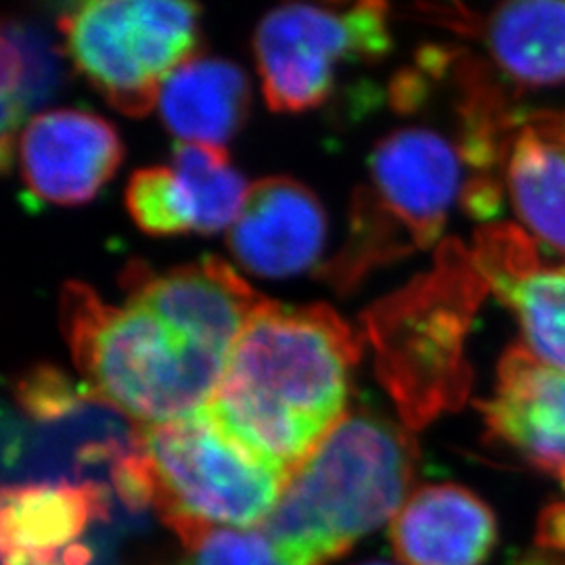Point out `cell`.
<instances>
[{"mask_svg": "<svg viewBox=\"0 0 565 565\" xmlns=\"http://www.w3.org/2000/svg\"><path fill=\"white\" fill-rule=\"evenodd\" d=\"M488 291L471 249L446 239L429 273L369 310L364 327L377 350L380 380L411 429L467 401L465 340Z\"/></svg>", "mask_w": 565, "mask_h": 565, "instance_id": "277c9868", "label": "cell"}, {"mask_svg": "<svg viewBox=\"0 0 565 565\" xmlns=\"http://www.w3.org/2000/svg\"><path fill=\"white\" fill-rule=\"evenodd\" d=\"M505 181L518 218L565 260V107L525 111Z\"/></svg>", "mask_w": 565, "mask_h": 565, "instance_id": "d6986e66", "label": "cell"}, {"mask_svg": "<svg viewBox=\"0 0 565 565\" xmlns=\"http://www.w3.org/2000/svg\"><path fill=\"white\" fill-rule=\"evenodd\" d=\"M490 443L515 452L536 471L557 476L565 465V371L543 363L525 343L509 345L490 398L478 403Z\"/></svg>", "mask_w": 565, "mask_h": 565, "instance_id": "4fadbf2b", "label": "cell"}, {"mask_svg": "<svg viewBox=\"0 0 565 565\" xmlns=\"http://www.w3.org/2000/svg\"><path fill=\"white\" fill-rule=\"evenodd\" d=\"M390 49L387 4H282L256 28L254 51L264 99L298 114L327 102L338 67L377 60Z\"/></svg>", "mask_w": 565, "mask_h": 565, "instance_id": "9c48e42d", "label": "cell"}, {"mask_svg": "<svg viewBox=\"0 0 565 565\" xmlns=\"http://www.w3.org/2000/svg\"><path fill=\"white\" fill-rule=\"evenodd\" d=\"M515 565H565V551L536 545L524 553Z\"/></svg>", "mask_w": 565, "mask_h": 565, "instance_id": "cb8c5ba5", "label": "cell"}, {"mask_svg": "<svg viewBox=\"0 0 565 565\" xmlns=\"http://www.w3.org/2000/svg\"><path fill=\"white\" fill-rule=\"evenodd\" d=\"M200 9L170 0H90L65 7L67 60L124 116L142 118L170 72L195 57Z\"/></svg>", "mask_w": 565, "mask_h": 565, "instance_id": "ba28073f", "label": "cell"}, {"mask_svg": "<svg viewBox=\"0 0 565 565\" xmlns=\"http://www.w3.org/2000/svg\"><path fill=\"white\" fill-rule=\"evenodd\" d=\"M102 486H4L0 503L2 565H51L81 543L90 522L107 520Z\"/></svg>", "mask_w": 565, "mask_h": 565, "instance_id": "ac0fdd59", "label": "cell"}, {"mask_svg": "<svg viewBox=\"0 0 565 565\" xmlns=\"http://www.w3.org/2000/svg\"><path fill=\"white\" fill-rule=\"evenodd\" d=\"M457 142L422 126L394 130L369 160V186L356 189L348 245L331 264L338 287L361 281L377 264L431 247L463 195Z\"/></svg>", "mask_w": 565, "mask_h": 565, "instance_id": "8992f818", "label": "cell"}, {"mask_svg": "<svg viewBox=\"0 0 565 565\" xmlns=\"http://www.w3.org/2000/svg\"><path fill=\"white\" fill-rule=\"evenodd\" d=\"M536 545L565 551V503H553L541 513Z\"/></svg>", "mask_w": 565, "mask_h": 565, "instance_id": "603a6c76", "label": "cell"}, {"mask_svg": "<svg viewBox=\"0 0 565 565\" xmlns=\"http://www.w3.org/2000/svg\"><path fill=\"white\" fill-rule=\"evenodd\" d=\"M327 239L323 205L302 182L270 177L249 184L228 228V247L247 270L282 279L312 268Z\"/></svg>", "mask_w": 565, "mask_h": 565, "instance_id": "9a60e30c", "label": "cell"}, {"mask_svg": "<svg viewBox=\"0 0 565 565\" xmlns=\"http://www.w3.org/2000/svg\"><path fill=\"white\" fill-rule=\"evenodd\" d=\"M18 415H4L2 459L15 486H102L139 446L141 425L53 366L15 387ZM111 492V490H109Z\"/></svg>", "mask_w": 565, "mask_h": 565, "instance_id": "52a82bcc", "label": "cell"}, {"mask_svg": "<svg viewBox=\"0 0 565 565\" xmlns=\"http://www.w3.org/2000/svg\"><path fill=\"white\" fill-rule=\"evenodd\" d=\"M156 107L181 142L224 149L247 118L249 82L231 61L195 55L166 76Z\"/></svg>", "mask_w": 565, "mask_h": 565, "instance_id": "ffe728a7", "label": "cell"}, {"mask_svg": "<svg viewBox=\"0 0 565 565\" xmlns=\"http://www.w3.org/2000/svg\"><path fill=\"white\" fill-rule=\"evenodd\" d=\"M361 340L329 306L270 302L243 329L207 413L289 476L345 417Z\"/></svg>", "mask_w": 565, "mask_h": 565, "instance_id": "6da1fadb", "label": "cell"}, {"mask_svg": "<svg viewBox=\"0 0 565 565\" xmlns=\"http://www.w3.org/2000/svg\"><path fill=\"white\" fill-rule=\"evenodd\" d=\"M249 186L221 147L179 142L172 166L137 170L126 207L147 235H212L231 228Z\"/></svg>", "mask_w": 565, "mask_h": 565, "instance_id": "30bf717a", "label": "cell"}, {"mask_svg": "<svg viewBox=\"0 0 565 565\" xmlns=\"http://www.w3.org/2000/svg\"><path fill=\"white\" fill-rule=\"evenodd\" d=\"M392 545L404 565H484L497 545V518L457 484L413 492L392 522Z\"/></svg>", "mask_w": 565, "mask_h": 565, "instance_id": "e0dca14e", "label": "cell"}, {"mask_svg": "<svg viewBox=\"0 0 565 565\" xmlns=\"http://www.w3.org/2000/svg\"><path fill=\"white\" fill-rule=\"evenodd\" d=\"M139 452L153 507L182 545L210 527L264 524L287 480L207 408L168 424L141 425Z\"/></svg>", "mask_w": 565, "mask_h": 565, "instance_id": "5b68a950", "label": "cell"}, {"mask_svg": "<svg viewBox=\"0 0 565 565\" xmlns=\"http://www.w3.org/2000/svg\"><path fill=\"white\" fill-rule=\"evenodd\" d=\"M2 168H11L13 142L25 114L49 99L60 86V65L51 44L41 32L21 23L4 21L2 28Z\"/></svg>", "mask_w": 565, "mask_h": 565, "instance_id": "44dd1931", "label": "cell"}, {"mask_svg": "<svg viewBox=\"0 0 565 565\" xmlns=\"http://www.w3.org/2000/svg\"><path fill=\"white\" fill-rule=\"evenodd\" d=\"M121 285L126 302L153 310L224 359L256 312L270 302L221 258H203L163 273L130 264L121 273Z\"/></svg>", "mask_w": 565, "mask_h": 565, "instance_id": "8fae6325", "label": "cell"}, {"mask_svg": "<svg viewBox=\"0 0 565 565\" xmlns=\"http://www.w3.org/2000/svg\"><path fill=\"white\" fill-rule=\"evenodd\" d=\"M359 565H394V564H387V562H364V564Z\"/></svg>", "mask_w": 565, "mask_h": 565, "instance_id": "484cf974", "label": "cell"}, {"mask_svg": "<svg viewBox=\"0 0 565 565\" xmlns=\"http://www.w3.org/2000/svg\"><path fill=\"white\" fill-rule=\"evenodd\" d=\"M61 324L84 385L137 425L205 408L228 361L141 303L111 306L82 282L63 287Z\"/></svg>", "mask_w": 565, "mask_h": 565, "instance_id": "3957f363", "label": "cell"}, {"mask_svg": "<svg viewBox=\"0 0 565 565\" xmlns=\"http://www.w3.org/2000/svg\"><path fill=\"white\" fill-rule=\"evenodd\" d=\"M184 548L186 565H289L263 527H210Z\"/></svg>", "mask_w": 565, "mask_h": 565, "instance_id": "7402d4cb", "label": "cell"}, {"mask_svg": "<svg viewBox=\"0 0 565 565\" xmlns=\"http://www.w3.org/2000/svg\"><path fill=\"white\" fill-rule=\"evenodd\" d=\"M21 181L36 202L81 205L114 177L124 156L109 121L81 109L34 116L18 137Z\"/></svg>", "mask_w": 565, "mask_h": 565, "instance_id": "7c38bea8", "label": "cell"}, {"mask_svg": "<svg viewBox=\"0 0 565 565\" xmlns=\"http://www.w3.org/2000/svg\"><path fill=\"white\" fill-rule=\"evenodd\" d=\"M417 446L375 413L345 415L285 480L260 525L289 565H324L408 501Z\"/></svg>", "mask_w": 565, "mask_h": 565, "instance_id": "7a4b0ae2", "label": "cell"}, {"mask_svg": "<svg viewBox=\"0 0 565 565\" xmlns=\"http://www.w3.org/2000/svg\"><path fill=\"white\" fill-rule=\"evenodd\" d=\"M557 478H559V482H562V486H564V492H565V465L562 467V471L557 473Z\"/></svg>", "mask_w": 565, "mask_h": 565, "instance_id": "d4e9b609", "label": "cell"}, {"mask_svg": "<svg viewBox=\"0 0 565 565\" xmlns=\"http://www.w3.org/2000/svg\"><path fill=\"white\" fill-rule=\"evenodd\" d=\"M471 256L497 300L515 315L525 345L565 371V266L541 263L534 239L509 223L478 228Z\"/></svg>", "mask_w": 565, "mask_h": 565, "instance_id": "5bb4252c", "label": "cell"}, {"mask_svg": "<svg viewBox=\"0 0 565 565\" xmlns=\"http://www.w3.org/2000/svg\"><path fill=\"white\" fill-rule=\"evenodd\" d=\"M438 23L482 39L507 81L520 88L565 86L564 0H515L488 15L446 7Z\"/></svg>", "mask_w": 565, "mask_h": 565, "instance_id": "2e32d148", "label": "cell"}]
</instances>
